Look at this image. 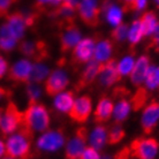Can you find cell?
I'll use <instances>...</instances> for the list:
<instances>
[{"instance_id": "obj_1", "label": "cell", "mask_w": 159, "mask_h": 159, "mask_svg": "<svg viewBox=\"0 0 159 159\" xmlns=\"http://www.w3.org/2000/svg\"><path fill=\"white\" fill-rule=\"evenodd\" d=\"M34 133L24 127L8 136L6 141V156L14 159H30Z\"/></svg>"}, {"instance_id": "obj_2", "label": "cell", "mask_w": 159, "mask_h": 159, "mask_svg": "<svg viewBox=\"0 0 159 159\" xmlns=\"http://www.w3.org/2000/svg\"><path fill=\"white\" fill-rule=\"evenodd\" d=\"M51 123V116L48 113V107L42 103L28 104V107L23 111V123L21 127H24L32 131L34 134L37 131L48 130Z\"/></svg>"}, {"instance_id": "obj_3", "label": "cell", "mask_w": 159, "mask_h": 159, "mask_svg": "<svg viewBox=\"0 0 159 159\" xmlns=\"http://www.w3.org/2000/svg\"><path fill=\"white\" fill-rule=\"evenodd\" d=\"M23 123V112H21L17 105L9 102L2 113L0 121V131L4 136H9L20 129Z\"/></svg>"}, {"instance_id": "obj_4", "label": "cell", "mask_w": 159, "mask_h": 159, "mask_svg": "<svg viewBox=\"0 0 159 159\" xmlns=\"http://www.w3.org/2000/svg\"><path fill=\"white\" fill-rule=\"evenodd\" d=\"M129 150L135 159H156L159 143L155 137H137L129 144Z\"/></svg>"}, {"instance_id": "obj_5", "label": "cell", "mask_w": 159, "mask_h": 159, "mask_svg": "<svg viewBox=\"0 0 159 159\" xmlns=\"http://www.w3.org/2000/svg\"><path fill=\"white\" fill-rule=\"evenodd\" d=\"M66 137L62 129H53L45 130L38 137L36 142V147L39 151L43 152H54L64 147Z\"/></svg>"}, {"instance_id": "obj_6", "label": "cell", "mask_w": 159, "mask_h": 159, "mask_svg": "<svg viewBox=\"0 0 159 159\" xmlns=\"http://www.w3.org/2000/svg\"><path fill=\"white\" fill-rule=\"evenodd\" d=\"M76 11L80 19L88 27L95 28L99 24L102 8L99 7L98 0H81Z\"/></svg>"}, {"instance_id": "obj_7", "label": "cell", "mask_w": 159, "mask_h": 159, "mask_svg": "<svg viewBox=\"0 0 159 159\" xmlns=\"http://www.w3.org/2000/svg\"><path fill=\"white\" fill-rule=\"evenodd\" d=\"M89 141L88 129L84 126L76 129L75 134L68 141L65 149V159H79L84 149L87 148V142Z\"/></svg>"}, {"instance_id": "obj_8", "label": "cell", "mask_w": 159, "mask_h": 159, "mask_svg": "<svg viewBox=\"0 0 159 159\" xmlns=\"http://www.w3.org/2000/svg\"><path fill=\"white\" fill-rule=\"evenodd\" d=\"M69 84V77L62 69H56L50 72L46 80L44 81V90L50 97H56L60 92L66 90Z\"/></svg>"}, {"instance_id": "obj_9", "label": "cell", "mask_w": 159, "mask_h": 159, "mask_svg": "<svg viewBox=\"0 0 159 159\" xmlns=\"http://www.w3.org/2000/svg\"><path fill=\"white\" fill-rule=\"evenodd\" d=\"M96 42L90 37L82 38L72 50V62L75 66L87 65L93 59Z\"/></svg>"}, {"instance_id": "obj_10", "label": "cell", "mask_w": 159, "mask_h": 159, "mask_svg": "<svg viewBox=\"0 0 159 159\" xmlns=\"http://www.w3.org/2000/svg\"><path fill=\"white\" fill-rule=\"evenodd\" d=\"M92 113V99L90 96L83 95L76 98L70 111L68 112L69 118L77 123L87 122Z\"/></svg>"}, {"instance_id": "obj_11", "label": "cell", "mask_w": 159, "mask_h": 159, "mask_svg": "<svg viewBox=\"0 0 159 159\" xmlns=\"http://www.w3.org/2000/svg\"><path fill=\"white\" fill-rule=\"evenodd\" d=\"M20 52L35 62H43L48 56V45L43 40H22L19 48Z\"/></svg>"}, {"instance_id": "obj_12", "label": "cell", "mask_w": 159, "mask_h": 159, "mask_svg": "<svg viewBox=\"0 0 159 159\" xmlns=\"http://www.w3.org/2000/svg\"><path fill=\"white\" fill-rule=\"evenodd\" d=\"M159 121V103L156 99L150 100L145 105L141 116V128L145 135L155 131Z\"/></svg>"}, {"instance_id": "obj_13", "label": "cell", "mask_w": 159, "mask_h": 159, "mask_svg": "<svg viewBox=\"0 0 159 159\" xmlns=\"http://www.w3.org/2000/svg\"><path fill=\"white\" fill-rule=\"evenodd\" d=\"M31 70V61L28 59H21L8 68V79L16 84H28L30 82Z\"/></svg>"}, {"instance_id": "obj_14", "label": "cell", "mask_w": 159, "mask_h": 159, "mask_svg": "<svg viewBox=\"0 0 159 159\" xmlns=\"http://www.w3.org/2000/svg\"><path fill=\"white\" fill-rule=\"evenodd\" d=\"M121 80V75L118 69V61L116 59L111 58L106 62L102 65V69L98 75L100 87L111 88Z\"/></svg>"}, {"instance_id": "obj_15", "label": "cell", "mask_w": 159, "mask_h": 159, "mask_svg": "<svg viewBox=\"0 0 159 159\" xmlns=\"http://www.w3.org/2000/svg\"><path fill=\"white\" fill-rule=\"evenodd\" d=\"M102 65L103 64L96 61L95 59H92L91 61H89L85 65V67L83 68V70L79 77V81L75 84L76 91H81V90L85 89L87 87L91 85L96 79H98V75L102 69Z\"/></svg>"}, {"instance_id": "obj_16", "label": "cell", "mask_w": 159, "mask_h": 159, "mask_svg": "<svg viewBox=\"0 0 159 159\" xmlns=\"http://www.w3.org/2000/svg\"><path fill=\"white\" fill-rule=\"evenodd\" d=\"M82 39L80 29L74 23L65 25L64 31L60 34V51L66 54L76 46V44Z\"/></svg>"}, {"instance_id": "obj_17", "label": "cell", "mask_w": 159, "mask_h": 159, "mask_svg": "<svg viewBox=\"0 0 159 159\" xmlns=\"http://www.w3.org/2000/svg\"><path fill=\"white\" fill-rule=\"evenodd\" d=\"M5 25L7 27L8 31L11 32L16 39L21 40L23 38L27 28L29 27V23L25 14L16 12L7 16V21H6Z\"/></svg>"}, {"instance_id": "obj_18", "label": "cell", "mask_w": 159, "mask_h": 159, "mask_svg": "<svg viewBox=\"0 0 159 159\" xmlns=\"http://www.w3.org/2000/svg\"><path fill=\"white\" fill-rule=\"evenodd\" d=\"M151 67L150 64V59L149 57L143 54L137 58L135 61V65L131 69V73L129 74V79L133 85H135L136 88L141 87L144 83V80L147 77V74L149 72V69Z\"/></svg>"}, {"instance_id": "obj_19", "label": "cell", "mask_w": 159, "mask_h": 159, "mask_svg": "<svg viewBox=\"0 0 159 159\" xmlns=\"http://www.w3.org/2000/svg\"><path fill=\"white\" fill-rule=\"evenodd\" d=\"M113 110H114V104L113 100L107 96H102L96 105L93 118L97 123L107 122L113 116Z\"/></svg>"}, {"instance_id": "obj_20", "label": "cell", "mask_w": 159, "mask_h": 159, "mask_svg": "<svg viewBox=\"0 0 159 159\" xmlns=\"http://www.w3.org/2000/svg\"><path fill=\"white\" fill-rule=\"evenodd\" d=\"M74 102H75L74 91H69V90L66 91L65 90V91L60 92L59 95H57L54 97L53 106L60 113H68V112L70 111Z\"/></svg>"}, {"instance_id": "obj_21", "label": "cell", "mask_w": 159, "mask_h": 159, "mask_svg": "<svg viewBox=\"0 0 159 159\" xmlns=\"http://www.w3.org/2000/svg\"><path fill=\"white\" fill-rule=\"evenodd\" d=\"M112 52H113V43L111 39H102L96 43L95 52H93V59L100 64L106 62L111 59Z\"/></svg>"}, {"instance_id": "obj_22", "label": "cell", "mask_w": 159, "mask_h": 159, "mask_svg": "<svg viewBox=\"0 0 159 159\" xmlns=\"http://www.w3.org/2000/svg\"><path fill=\"white\" fill-rule=\"evenodd\" d=\"M102 9L105 12V19H106V21L108 22V24H111L112 27H116L120 23H122V8H120L119 6L112 4V2L106 1L105 5H103Z\"/></svg>"}, {"instance_id": "obj_23", "label": "cell", "mask_w": 159, "mask_h": 159, "mask_svg": "<svg viewBox=\"0 0 159 159\" xmlns=\"http://www.w3.org/2000/svg\"><path fill=\"white\" fill-rule=\"evenodd\" d=\"M107 128L103 125H98L92 129L91 134L89 135V142L90 145L97 150L103 149L107 144Z\"/></svg>"}, {"instance_id": "obj_24", "label": "cell", "mask_w": 159, "mask_h": 159, "mask_svg": "<svg viewBox=\"0 0 159 159\" xmlns=\"http://www.w3.org/2000/svg\"><path fill=\"white\" fill-rule=\"evenodd\" d=\"M145 35H144V30H143V25L141 23V20H135L131 25L129 27L128 29V36H127V39H128V43L130 45V48H136L139 43H141V40L143 39Z\"/></svg>"}, {"instance_id": "obj_25", "label": "cell", "mask_w": 159, "mask_h": 159, "mask_svg": "<svg viewBox=\"0 0 159 159\" xmlns=\"http://www.w3.org/2000/svg\"><path fill=\"white\" fill-rule=\"evenodd\" d=\"M131 111L130 102L126 98H121L119 102L114 105V110H113V119L116 123H122L126 121L127 118L129 116Z\"/></svg>"}, {"instance_id": "obj_26", "label": "cell", "mask_w": 159, "mask_h": 159, "mask_svg": "<svg viewBox=\"0 0 159 159\" xmlns=\"http://www.w3.org/2000/svg\"><path fill=\"white\" fill-rule=\"evenodd\" d=\"M149 90L145 87H137L136 91L130 98V105L131 110L135 112L141 111L142 108L145 107V105L149 103Z\"/></svg>"}, {"instance_id": "obj_27", "label": "cell", "mask_w": 159, "mask_h": 159, "mask_svg": "<svg viewBox=\"0 0 159 159\" xmlns=\"http://www.w3.org/2000/svg\"><path fill=\"white\" fill-rule=\"evenodd\" d=\"M17 43L19 40L8 31L7 27L2 24L0 27V50L4 52H11L15 48Z\"/></svg>"}, {"instance_id": "obj_28", "label": "cell", "mask_w": 159, "mask_h": 159, "mask_svg": "<svg viewBox=\"0 0 159 159\" xmlns=\"http://www.w3.org/2000/svg\"><path fill=\"white\" fill-rule=\"evenodd\" d=\"M141 23L143 25L144 35L145 36H151L153 31L156 30V27L158 24V17L156 15L155 12H145L142 14V16L139 17Z\"/></svg>"}, {"instance_id": "obj_29", "label": "cell", "mask_w": 159, "mask_h": 159, "mask_svg": "<svg viewBox=\"0 0 159 159\" xmlns=\"http://www.w3.org/2000/svg\"><path fill=\"white\" fill-rule=\"evenodd\" d=\"M50 74V69L43 62H35L32 64V70L30 75V82L32 83H40L46 80V77Z\"/></svg>"}, {"instance_id": "obj_30", "label": "cell", "mask_w": 159, "mask_h": 159, "mask_svg": "<svg viewBox=\"0 0 159 159\" xmlns=\"http://www.w3.org/2000/svg\"><path fill=\"white\" fill-rule=\"evenodd\" d=\"M126 137V130L121 126V123H114L107 130V144L116 145Z\"/></svg>"}, {"instance_id": "obj_31", "label": "cell", "mask_w": 159, "mask_h": 159, "mask_svg": "<svg viewBox=\"0 0 159 159\" xmlns=\"http://www.w3.org/2000/svg\"><path fill=\"white\" fill-rule=\"evenodd\" d=\"M144 84L148 90H156L159 88V67L151 66L144 80Z\"/></svg>"}, {"instance_id": "obj_32", "label": "cell", "mask_w": 159, "mask_h": 159, "mask_svg": "<svg viewBox=\"0 0 159 159\" xmlns=\"http://www.w3.org/2000/svg\"><path fill=\"white\" fill-rule=\"evenodd\" d=\"M135 58L133 54H128V56L123 57L122 59L118 62V69L121 77L122 76H129V74L131 73V69L135 65Z\"/></svg>"}, {"instance_id": "obj_33", "label": "cell", "mask_w": 159, "mask_h": 159, "mask_svg": "<svg viewBox=\"0 0 159 159\" xmlns=\"http://www.w3.org/2000/svg\"><path fill=\"white\" fill-rule=\"evenodd\" d=\"M25 95L28 98V104L38 103L42 97V89L37 83H28L25 89Z\"/></svg>"}, {"instance_id": "obj_34", "label": "cell", "mask_w": 159, "mask_h": 159, "mask_svg": "<svg viewBox=\"0 0 159 159\" xmlns=\"http://www.w3.org/2000/svg\"><path fill=\"white\" fill-rule=\"evenodd\" d=\"M128 29H129V27L125 23H120L119 25L114 27V29L111 32V37L112 39H113V42H116V43H122L125 39H127Z\"/></svg>"}, {"instance_id": "obj_35", "label": "cell", "mask_w": 159, "mask_h": 159, "mask_svg": "<svg viewBox=\"0 0 159 159\" xmlns=\"http://www.w3.org/2000/svg\"><path fill=\"white\" fill-rule=\"evenodd\" d=\"M79 159H102V157H100L99 150H97L90 145L84 149V151L80 156Z\"/></svg>"}, {"instance_id": "obj_36", "label": "cell", "mask_w": 159, "mask_h": 159, "mask_svg": "<svg viewBox=\"0 0 159 159\" xmlns=\"http://www.w3.org/2000/svg\"><path fill=\"white\" fill-rule=\"evenodd\" d=\"M62 0H36V6L39 9L48 7V6H54L58 7L59 5H61Z\"/></svg>"}, {"instance_id": "obj_37", "label": "cell", "mask_w": 159, "mask_h": 159, "mask_svg": "<svg viewBox=\"0 0 159 159\" xmlns=\"http://www.w3.org/2000/svg\"><path fill=\"white\" fill-rule=\"evenodd\" d=\"M15 0H0V17H4L8 14L9 8Z\"/></svg>"}, {"instance_id": "obj_38", "label": "cell", "mask_w": 159, "mask_h": 159, "mask_svg": "<svg viewBox=\"0 0 159 159\" xmlns=\"http://www.w3.org/2000/svg\"><path fill=\"white\" fill-rule=\"evenodd\" d=\"M130 150L129 147H125L122 149H120L119 151L112 156V159H130Z\"/></svg>"}, {"instance_id": "obj_39", "label": "cell", "mask_w": 159, "mask_h": 159, "mask_svg": "<svg viewBox=\"0 0 159 159\" xmlns=\"http://www.w3.org/2000/svg\"><path fill=\"white\" fill-rule=\"evenodd\" d=\"M147 5H148V0H134L133 6H131V11H134V12H141V11H143L144 8L147 7Z\"/></svg>"}, {"instance_id": "obj_40", "label": "cell", "mask_w": 159, "mask_h": 159, "mask_svg": "<svg viewBox=\"0 0 159 159\" xmlns=\"http://www.w3.org/2000/svg\"><path fill=\"white\" fill-rule=\"evenodd\" d=\"M8 72V62L2 56H0V80L2 79Z\"/></svg>"}, {"instance_id": "obj_41", "label": "cell", "mask_w": 159, "mask_h": 159, "mask_svg": "<svg viewBox=\"0 0 159 159\" xmlns=\"http://www.w3.org/2000/svg\"><path fill=\"white\" fill-rule=\"evenodd\" d=\"M80 1L81 0H62V2L61 4L64 5V6H67L69 8H73V9H77V6H79Z\"/></svg>"}, {"instance_id": "obj_42", "label": "cell", "mask_w": 159, "mask_h": 159, "mask_svg": "<svg viewBox=\"0 0 159 159\" xmlns=\"http://www.w3.org/2000/svg\"><path fill=\"white\" fill-rule=\"evenodd\" d=\"M9 95H11V92L8 91L7 89L0 87V100H2V99H5V98H7V97H9Z\"/></svg>"}, {"instance_id": "obj_43", "label": "cell", "mask_w": 159, "mask_h": 159, "mask_svg": "<svg viewBox=\"0 0 159 159\" xmlns=\"http://www.w3.org/2000/svg\"><path fill=\"white\" fill-rule=\"evenodd\" d=\"M6 155V144L2 139H0V159L2 158Z\"/></svg>"}, {"instance_id": "obj_44", "label": "cell", "mask_w": 159, "mask_h": 159, "mask_svg": "<svg viewBox=\"0 0 159 159\" xmlns=\"http://www.w3.org/2000/svg\"><path fill=\"white\" fill-rule=\"evenodd\" d=\"M123 4H125V7L126 9L128 11H131V6H133V2H134V0H122Z\"/></svg>"}, {"instance_id": "obj_45", "label": "cell", "mask_w": 159, "mask_h": 159, "mask_svg": "<svg viewBox=\"0 0 159 159\" xmlns=\"http://www.w3.org/2000/svg\"><path fill=\"white\" fill-rule=\"evenodd\" d=\"M2 113H4V110L0 108V121H1V118H2Z\"/></svg>"}, {"instance_id": "obj_46", "label": "cell", "mask_w": 159, "mask_h": 159, "mask_svg": "<svg viewBox=\"0 0 159 159\" xmlns=\"http://www.w3.org/2000/svg\"><path fill=\"white\" fill-rule=\"evenodd\" d=\"M2 159H14V158H12V157H8V156H6L5 158H2Z\"/></svg>"}, {"instance_id": "obj_47", "label": "cell", "mask_w": 159, "mask_h": 159, "mask_svg": "<svg viewBox=\"0 0 159 159\" xmlns=\"http://www.w3.org/2000/svg\"><path fill=\"white\" fill-rule=\"evenodd\" d=\"M158 67H159V66H158Z\"/></svg>"}]
</instances>
